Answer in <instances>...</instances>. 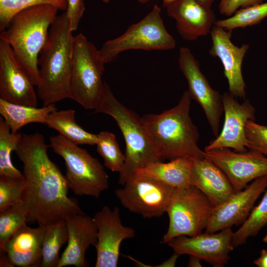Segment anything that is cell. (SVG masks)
Segmentation results:
<instances>
[{"instance_id": "obj_28", "label": "cell", "mask_w": 267, "mask_h": 267, "mask_svg": "<svg viewBox=\"0 0 267 267\" xmlns=\"http://www.w3.org/2000/svg\"><path fill=\"white\" fill-rule=\"evenodd\" d=\"M267 224V188L259 204L252 209L240 227L233 232L232 244L236 248L256 235Z\"/></svg>"}, {"instance_id": "obj_13", "label": "cell", "mask_w": 267, "mask_h": 267, "mask_svg": "<svg viewBox=\"0 0 267 267\" xmlns=\"http://www.w3.org/2000/svg\"><path fill=\"white\" fill-rule=\"evenodd\" d=\"M233 232L227 228L215 233H200L194 236H179L167 244L178 255H188L215 267L224 266L229 260Z\"/></svg>"}, {"instance_id": "obj_22", "label": "cell", "mask_w": 267, "mask_h": 267, "mask_svg": "<svg viewBox=\"0 0 267 267\" xmlns=\"http://www.w3.org/2000/svg\"><path fill=\"white\" fill-rule=\"evenodd\" d=\"M191 182L214 207L226 201L235 191L225 174L205 157L193 160Z\"/></svg>"}, {"instance_id": "obj_35", "label": "cell", "mask_w": 267, "mask_h": 267, "mask_svg": "<svg viewBox=\"0 0 267 267\" xmlns=\"http://www.w3.org/2000/svg\"><path fill=\"white\" fill-rule=\"evenodd\" d=\"M264 2V0H220L219 11L221 14L230 17L236 11Z\"/></svg>"}, {"instance_id": "obj_21", "label": "cell", "mask_w": 267, "mask_h": 267, "mask_svg": "<svg viewBox=\"0 0 267 267\" xmlns=\"http://www.w3.org/2000/svg\"><path fill=\"white\" fill-rule=\"evenodd\" d=\"M46 227L39 225L32 228L24 223L7 240L0 253L5 252L14 267H40Z\"/></svg>"}, {"instance_id": "obj_7", "label": "cell", "mask_w": 267, "mask_h": 267, "mask_svg": "<svg viewBox=\"0 0 267 267\" xmlns=\"http://www.w3.org/2000/svg\"><path fill=\"white\" fill-rule=\"evenodd\" d=\"M105 64L99 50L85 36L79 33L74 37L70 99L85 109L95 110L101 101Z\"/></svg>"}, {"instance_id": "obj_8", "label": "cell", "mask_w": 267, "mask_h": 267, "mask_svg": "<svg viewBox=\"0 0 267 267\" xmlns=\"http://www.w3.org/2000/svg\"><path fill=\"white\" fill-rule=\"evenodd\" d=\"M161 13V8L154 5L142 19L129 27L122 35L105 42L99 49L103 62H110L120 53L128 50L174 49L176 41L167 30Z\"/></svg>"}, {"instance_id": "obj_4", "label": "cell", "mask_w": 267, "mask_h": 267, "mask_svg": "<svg viewBox=\"0 0 267 267\" xmlns=\"http://www.w3.org/2000/svg\"><path fill=\"white\" fill-rule=\"evenodd\" d=\"M58 10L47 4L25 8L14 15L0 33V40L11 46L36 87L39 82V57Z\"/></svg>"}, {"instance_id": "obj_24", "label": "cell", "mask_w": 267, "mask_h": 267, "mask_svg": "<svg viewBox=\"0 0 267 267\" xmlns=\"http://www.w3.org/2000/svg\"><path fill=\"white\" fill-rule=\"evenodd\" d=\"M56 109L55 104L38 108L15 104L0 98V114L14 133H18L21 128L30 123L45 124L49 114Z\"/></svg>"}, {"instance_id": "obj_39", "label": "cell", "mask_w": 267, "mask_h": 267, "mask_svg": "<svg viewBox=\"0 0 267 267\" xmlns=\"http://www.w3.org/2000/svg\"><path fill=\"white\" fill-rule=\"evenodd\" d=\"M189 260L188 264L189 267H201V260L197 257L189 256Z\"/></svg>"}, {"instance_id": "obj_10", "label": "cell", "mask_w": 267, "mask_h": 267, "mask_svg": "<svg viewBox=\"0 0 267 267\" xmlns=\"http://www.w3.org/2000/svg\"><path fill=\"white\" fill-rule=\"evenodd\" d=\"M176 190L154 178L135 175L115 193L125 208L150 219L167 213Z\"/></svg>"}, {"instance_id": "obj_32", "label": "cell", "mask_w": 267, "mask_h": 267, "mask_svg": "<svg viewBox=\"0 0 267 267\" xmlns=\"http://www.w3.org/2000/svg\"><path fill=\"white\" fill-rule=\"evenodd\" d=\"M47 4L65 11L67 0H0V31L5 29L12 18L20 11L35 5Z\"/></svg>"}, {"instance_id": "obj_42", "label": "cell", "mask_w": 267, "mask_h": 267, "mask_svg": "<svg viewBox=\"0 0 267 267\" xmlns=\"http://www.w3.org/2000/svg\"><path fill=\"white\" fill-rule=\"evenodd\" d=\"M141 4H145L150 1V0H137Z\"/></svg>"}, {"instance_id": "obj_20", "label": "cell", "mask_w": 267, "mask_h": 267, "mask_svg": "<svg viewBox=\"0 0 267 267\" xmlns=\"http://www.w3.org/2000/svg\"><path fill=\"white\" fill-rule=\"evenodd\" d=\"M66 222L68 231L67 246L57 267H87L86 252L90 245L95 247L97 241V229L93 218L85 213L79 214L67 219Z\"/></svg>"}, {"instance_id": "obj_1", "label": "cell", "mask_w": 267, "mask_h": 267, "mask_svg": "<svg viewBox=\"0 0 267 267\" xmlns=\"http://www.w3.org/2000/svg\"><path fill=\"white\" fill-rule=\"evenodd\" d=\"M48 147L41 134H22L15 150L27 182L22 197L28 210L27 222L45 226L84 213L78 200L68 196L65 176L48 157Z\"/></svg>"}, {"instance_id": "obj_12", "label": "cell", "mask_w": 267, "mask_h": 267, "mask_svg": "<svg viewBox=\"0 0 267 267\" xmlns=\"http://www.w3.org/2000/svg\"><path fill=\"white\" fill-rule=\"evenodd\" d=\"M205 157L225 174L235 192L245 188L255 179L267 176V157L248 150L233 151L229 148L204 151Z\"/></svg>"}, {"instance_id": "obj_36", "label": "cell", "mask_w": 267, "mask_h": 267, "mask_svg": "<svg viewBox=\"0 0 267 267\" xmlns=\"http://www.w3.org/2000/svg\"><path fill=\"white\" fill-rule=\"evenodd\" d=\"M85 10L86 7L84 1L67 0V8L65 11L73 32L77 30Z\"/></svg>"}, {"instance_id": "obj_31", "label": "cell", "mask_w": 267, "mask_h": 267, "mask_svg": "<svg viewBox=\"0 0 267 267\" xmlns=\"http://www.w3.org/2000/svg\"><path fill=\"white\" fill-rule=\"evenodd\" d=\"M28 210L22 201L0 211V251L7 240L25 223Z\"/></svg>"}, {"instance_id": "obj_33", "label": "cell", "mask_w": 267, "mask_h": 267, "mask_svg": "<svg viewBox=\"0 0 267 267\" xmlns=\"http://www.w3.org/2000/svg\"><path fill=\"white\" fill-rule=\"evenodd\" d=\"M26 186L24 178L0 176V211L22 201Z\"/></svg>"}, {"instance_id": "obj_3", "label": "cell", "mask_w": 267, "mask_h": 267, "mask_svg": "<svg viewBox=\"0 0 267 267\" xmlns=\"http://www.w3.org/2000/svg\"><path fill=\"white\" fill-rule=\"evenodd\" d=\"M66 11L51 25L38 59L37 95L43 106L70 98L74 37Z\"/></svg>"}, {"instance_id": "obj_2", "label": "cell", "mask_w": 267, "mask_h": 267, "mask_svg": "<svg viewBox=\"0 0 267 267\" xmlns=\"http://www.w3.org/2000/svg\"><path fill=\"white\" fill-rule=\"evenodd\" d=\"M191 99L185 90L173 108L160 114H147L141 117L156 151L164 160L205 158V152L198 145L197 128L190 116Z\"/></svg>"}, {"instance_id": "obj_44", "label": "cell", "mask_w": 267, "mask_h": 267, "mask_svg": "<svg viewBox=\"0 0 267 267\" xmlns=\"http://www.w3.org/2000/svg\"><path fill=\"white\" fill-rule=\"evenodd\" d=\"M83 1H84L85 0H82ZM110 0H102V1L104 3H108L110 1Z\"/></svg>"}, {"instance_id": "obj_15", "label": "cell", "mask_w": 267, "mask_h": 267, "mask_svg": "<svg viewBox=\"0 0 267 267\" xmlns=\"http://www.w3.org/2000/svg\"><path fill=\"white\" fill-rule=\"evenodd\" d=\"M224 114L222 130L215 139L205 147L204 151L229 148L237 152L248 150L245 128L249 120L255 121V109L249 100L240 103L229 92L222 94Z\"/></svg>"}, {"instance_id": "obj_38", "label": "cell", "mask_w": 267, "mask_h": 267, "mask_svg": "<svg viewBox=\"0 0 267 267\" xmlns=\"http://www.w3.org/2000/svg\"><path fill=\"white\" fill-rule=\"evenodd\" d=\"M0 267H13L5 252L0 253Z\"/></svg>"}, {"instance_id": "obj_40", "label": "cell", "mask_w": 267, "mask_h": 267, "mask_svg": "<svg viewBox=\"0 0 267 267\" xmlns=\"http://www.w3.org/2000/svg\"><path fill=\"white\" fill-rule=\"evenodd\" d=\"M203 5L211 7L215 0H195Z\"/></svg>"}, {"instance_id": "obj_43", "label": "cell", "mask_w": 267, "mask_h": 267, "mask_svg": "<svg viewBox=\"0 0 267 267\" xmlns=\"http://www.w3.org/2000/svg\"><path fill=\"white\" fill-rule=\"evenodd\" d=\"M263 240L265 243H267V234L265 236Z\"/></svg>"}, {"instance_id": "obj_34", "label": "cell", "mask_w": 267, "mask_h": 267, "mask_svg": "<svg viewBox=\"0 0 267 267\" xmlns=\"http://www.w3.org/2000/svg\"><path fill=\"white\" fill-rule=\"evenodd\" d=\"M245 133L248 149L267 156V126L249 120Z\"/></svg>"}, {"instance_id": "obj_25", "label": "cell", "mask_w": 267, "mask_h": 267, "mask_svg": "<svg viewBox=\"0 0 267 267\" xmlns=\"http://www.w3.org/2000/svg\"><path fill=\"white\" fill-rule=\"evenodd\" d=\"M45 125L77 145L96 144V134L86 131L77 124L74 109L57 110L56 109L49 114Z\"/></svg>"}, {"instance_id": "obj_16", "label": "cell", "mask_w": 267, "mask_h": 267, "mask_svg": "<svg viewBox=\"0 0 267 267\" xmlns=\"http://www.w3.org/2000/svg\"><path fill=\"white\" fill-rule=\"evenodd\" d=\"M93 219L97 229L95 267H116L121 243L125 239L134 238L135 230L122 224L118 207L111 210L104 206Z\"/></svg>"}, {"instance_id": "obj_29", "label": "cell", "mask_w": 267, "mask_h": 267, "mask_svg": "<svg viewBox=\"0 0 267 267\" xmlns=\"http://www.w3.org/2000/svg\"><path fill=\"white\" fill-rule=\"evenodd\" d=\"M267 17V2L241 8L232 15L223 19L217 20L215 25L226 30L232 31L257 25Z\"/></svg>"}, {"instance_id": "obj_6", "label": "cell", "mask_w": 267, "mask_h": 267, "mask_svg": "<svg viewBox=\"0 0 267 267\" xmlns=\"http://www.w3.org/2000/svg\"><path fill=\"white\" fill-rule=\"evenodd\" d=\"M49 147L64 160L69 188L76 195L98 198L109 186L108 176L99 160L85 149L58 134Z\"/></svg>"}, {"instance_id": "obj_19", "label": "cell", "mask_w": 267, "mask_h": 267, "mask_svg": "<svg viewBox=\"0 0 267 267\" xmlns=\"http://www.w3.org/2000/svg\"><path fill=\"white\" fill-rule=\"evenodd\" d=\"M166 7L168 16L176 22L179 35L187 41L210 34L217 21L211 7L195 0H175Z\"/></svg>"}, {"instance_id": "obj_18", "label": "cell", "mask_w": 267, "mask_h": 267, "mask_svg": "<svg viewBox=\"0 0 267 267\" xmlns=\"http://www.w3.org/2000/svg\"><path fill=\"white\" fill-rule=\"evenodd\" d=\"M267 188V176L255 179L243 189L235 192L226 201L214 207L205 232L215 233L242 223Z\"/></svg>"}, {"instance_id": "obj_14", "label": "cell", "mask_w": 267, "mask_h": 267, "mask_svg": "<svg viewBox=\"0 0 267 267\" xmlns=\"http://www.w3.org/2000/svg\"><path fill=\"white\" fill-rule=\"evenodd\" d=\"M35 87L11 46L0 40V98L15 104L37 107L38 96Z\"/></svg>"}, {"instance_id": "obj_30", "label": "cell", "mask_w": 267, "mask_h": 267, "mask_svg": "<svg viewBox=\"0 0 267 267\" xmlns=\"http://www.w3.org/2000/svg\"><path fill=\"white\" fill-rule=\"evenodd\" d=\"M96 135V151L102 157L104 165L112 172L120 173L125 163V156L115 134L108 131H101Z\"/></svg>"}, {"instance_id": "obj_17", "label": "cell", "mask_w": 267, "mask_h": 267, "mask_svg": "<svg viewBox=\"0 0 267 267\" xmlns=\"http://www.w3.org/2000/svg\"><path fill=\"white\" fill-rule=\"evenodd\" d=\"M232 32L214 25L210 34L212 44L209 52L221 60L227 80L229 93L236 98H242L246 95V84L242 65L250 45L243 44L237 46L234 44L231 40Z\"/></svg>"}, {"instance_id": "obj_37", "label": "cell", "mask_w": 267, "mask_h": 267, "mask_svg": "<svg viewBox=\"0 0 267 267\" xmlns=\"http://www.w3.org/2000/svg\"><path fill=\"white\" fill-rule=\"evenodd\" d=\"M254 264L258 267H267V250L261 251L260 257L254 260Z\"/></svg>"}, {"instance_id": "obj_27", "label": "cell", "mask_w": 267, "mask_h": 267, "mask_svg": "<svg viewBox=\"0 0 267 267\" xmlns=\"http://www.w3.org/2000/svg\"><path fill=\"white\" fill-rule=\"evenodd\" d=\"M22 136V134L11 132L3 119L0 118V176L24 178L11 160V152L15 150Z\"/></svg>"}, {"instance_id": "obj_11", "label": "cell", "mask_w": 267, "mask_h": 267, "mask_svg": "<svg viewBox=\"0 0 267 267\" xmlns=\"http://www.w3.org/2000/svg\"><path fill=\"white\" fill-rule=\"evenodd\" d=\"M178 63L187 80V90L191 98L202 107L214 136H217L223 112L222 94L211 87L202 72L198 61L188 48L180 47Z\"/></svg>"}, {"instance_id": "obj_9", "label": "cell", "mask_w": 267, "mask_h": 267, "mask_svg": "<svg viewBox=\"0 0 267 267\" xmlns=\"http://www.w3.org/2000/svg\"><path fill=\"white\" fill-rule=\"evenodd\" d=\"M214 207L197 187L177 189L167 211L169 223L163 237L167 244L178 236H194L206 229Z\"/></svg>"}, {"instance_id": "obj_26", "label": "cell", "mask_w": 267, "mask_h": 267, "mask_svg": "<svg viewBox=\"0 0 267 267\" xmlns=\"http://www.w3.org/2000/svg\"><path fill=\"white\" fill-rule=\"evenodd\" d=\"M68 240L66 221L47 226L42 246L41 267H57L61 247Z\"/></svg>"}, {"instance_id": "obj_5", "label": "cell", "mask_w": 267, "mask_h": 267, "mask_svg": "<svg viewBox=\"0 0 267 267\" xmlns=\"http://www.w3.org/2000/svg\"><path fill=\"white\" fill-rule=\"evenodd\" d=\"M93 113L112 117L123 135L126 144L125 161L119 173V184L123 185L137 170L149 164L164 160L156 151L141 117L121 103L105 82L101 101Z\"/></svg>"}, {"instance_id": "obj_23", "label": "cell", "mask_w": 267, "mask_h": 267, "mask_svg": "<svg viewBox=\"0 0 267 267\" xmlns=\"http://www.w3.org/2000/svg\"><path fill=\"white\" fill-rule=\"evenodd\" d=\"M193 160L178 158L168 163H152L137 170L134 175L148 177L177 189L192 186L191 173Z\"/></svg>"}, {"instance_id": "obj_41", "label": "cell", "mask_w": 267, "mask_h": 267, "mask_svg": "<svg viewBox=\"0 0 267 267\" xmlns=\"http://www.w3.org/2000/svg\"><path fill=\"white\" fill-rule=\"evenodd\" d=\"M163 0V4L164 6H166L173 1H174L175 0Z\"/></svg>"}]
</instances>
